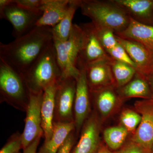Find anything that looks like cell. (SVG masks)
Masks as SVG:
<instances>
[{"instance_id":"cell-1","label":"cell","mask_w":153,"mask_h":153,"mask_svg":"<svg viewBox=\"0 0 153 153\" xmlns=\"http://www.w3.org/2000/svg\"><path fill=\"white\" fill-rule=\"evenodd\" d=\"M53 41L51 27H36L9 44L0 43V60L23 74Z\"/></svg>"},{"instance_id":"cell-2","label":"cell","mask_w":153,"mask_h":153,"mask_svg":"<svg viewBox=\"0 0 153 153\" xmlns=\"http://www.w3.org/2000/svg\"><path fill=\"white\" fill-rule=\"evenodd\" d=\"M80 8L94 25L110 29L115 34L124 31L130 22L128 14L113 0H81Z\"/></svg>"},{"instance_id":"cell-3","label":"cell","mask_w":153,"mask_h":153,"mask_svg":"<svg viewBox=\"0 0 153 153\" xmlns=\"http://www.w3.org/2000/svg\"><path fill=\"white\" fill-rule=\"evenodd\" d=\"M22 75L30 92L33 93L44 92L47 87L60 80L61 73L56 59L53 41Z\"/></svg>"},{"instance_id":"cell-4","label":"cell","mask_w":153,"mask_h":153,"mask_svg":"<svg viewBox=\"0 0 153 153\" xmlns=\"http://www.w3.org/2000/svg\"><path fill=\"white\" fill-rule=\"evenodd\" d=\"M30 91L23 76L0 60V99L21 111L26 112Z\"/></svg>"},{"instance_id":"cell-5","label":"cell","mask_w":153,"mask_h":153,"mask_svg":"<svg viewBox=\"0 0 153 153\" xmlns=\"http://www.w3.org/2000/svg\"><path fill=\"white\" fill-rule=\"evenodd\" d=\"M83 37V31L80 25L73 24L71 34L67 41L63 42L53 41L61 78L73 77L76 79L79 76L77 61Z\"/></svg>"},{"instance_id":"cell-6","label":"cell","mask_w":153,"mask_h":153,"mask_svg":"<svg viewBox=\"0 0 153 153\" xmlns=\"http://www.w3.org/2000/svg\"><path fill=\"white\" fill-rule=\"evenodd\" d=\"M76 86V79L73 77L61 78L57 82L53 123L74 122Z\"/></svg>"},{"instance_id":"cell-7","label":"cell","mask_w":153,"mask_h":153,"mask_svg":"<svg viewBox=\"0 0 153 153\" xmlns=\"http://www.w3.org/2000/svg\"><path fill=\"white\" fill-rule=\"evenodd\" d=\"M83 31L82 47L77 61L78 69L85 68L88 64L110 58L100 43L92 22L80 25Z\"/></svg>"},{"instance_id":"cell-8","label":"cell","mask_w":153,"mask_h":153,"mask_svg":"<svg viewBox=\"0 0 153 153\" xmlns=\"http://www.w3.org/2000/svg\"><path fill=\"white\" fill-rule=\"evenodd\" d=\"M43 93L30 92L29 104L26 111L25 129L22 134L23 150L27 147L38 137L44 136L41 126V115Z\"/></svg>"},{"instance_id":"cell-9","label":"cell","mask_w":153,"mask_h":153,"mask_svg":"<svg viewBox=\"0 0 153 153\" xmlns=\"http://www.w3.org/2000/svg\"><path fill=\"white\" fill-rule=\"evenodd\" d=\"M41 17L19 7L14 0L2 9H0V18L8 21L13 26L12 35L19 38L29 33L36 27V22Z\"/></svg>"},{"instance_id":"cell-10","label":"cell","mask_w":153,"mask_h":153,"mask_svg":"<svg viewBox=\"0 0 153 153\" xmlns=\"http://www.w3.org/2000/svg\"><path fill=\"white\" fill-rule=\"evenodd\" d=\"M76 79L74 105V123L76 135H79L82 126L91 112V93L86 80L85 68L79 69Z\"/></svg>"},{"instance_id":"cell-11","label":"cell","mask_w":153,"mask_h":153,"mask_svg":"<svg viewBox=\"0 0 153 153\" xmlns=\"http://www.w3.org/2000/svg\"><path fill=\"white\" fill-rule=\"evenodd\" d=\"M134 109L141 117L140 123L130 140L145 147L151 149L153 146V99L138 100Z\"/></svg>"},{"instance_id":"cell-12","label":"cell","mask_w":153,"mask_h":153,"mask_svg":"<svg viewBox=\"0 0 153 153\" xmlns=\"http://www.w3.org/2000/svg\"><path fill=\"white\" fill-rule=\"evenodd\" d=\"M101 123L98 115L92 111L83 124L79 140L71 153H97L102 143Z\"/></svg>"},{"instance_id":"cell-13","label":"cell","mask_w":153,"mask_h":153,"mask_svg":"<svg viewBox=\"0 0 153 153\" xmlns=\"http://www.w3.org/2000/svg\"><path fill=\"white\" fill-rule=\"evenodd\" d=\"M112 58H108L88 64L85 68L88 85L90 92L110 86H115L111 68Z\"/></svg>"},{"instance_id":"cell-14","label":"cell","mask_w":153,"mask_h":153,"mask_svg":"<svg viewBox=\"0 0 153 153\" xmlns=\"http://www.w3.org/2000/svg\"><path fill=\"white\" fill-rule=\"evenodd\" d=\"M116 36L136 66L137 72L145 77L153 74V52L138 42Z\"/></svg>"},{"instance_id":"cell-15","label":"cell","mask_w":153,"mask_h":153,"mask_svg":"<svg viewBox=\"0 0 153 153\" xmlns=\"http://www.w3.org/2000/svg\"><path fill=\"white\" fill-rule=\"evenodd\" d=\"M91 93L94 110L102 123L114 114L124 101L118 94L115 86L105 88Z\"/></svg>"},{"instance_id":"cell-16","label":"cell","mask_w":153,"mask_h":153,"mask_svg":"<svg viewBox=\"0 0 153 153\" xmlns=\"http://www.w3.org/2000/svg\"><path fill=\"white\" fill-rule=\"evenodd\" d=\"M113 1L136 22L153 26V0Z\"/></svg>"},{"instance_id":"cell-17","label":"cell","mask_w":153,"mask_h":153,"mask_svg":"<svg viewBox=\"0 0 153 153\" xmlns=\"http://www.w3.org/2000/svg\"><path fill=\"white\" fill-rule=\"evenodd\" d=\"M70 2V0H43V14L36 27H55L66 15Z\"/></svg>"},{"instance_id":"cell-18","label":"cell","mask_w":153,"mask_h":153,"mask_svg":"<svg viewBox=\"0 0 153 153\" xmlns=\"http://www.w3.org/2000/svg\"><path fill=\"white\" fill-rule=\"evenodd\" d=\"M57 82L49 85L44 90L41 108L42 129L45 140L50 139L53 133L55 110V97Z\"/></svg>"},{"instance_id":"cell-19","label":"cell","mask_w":153,"mask_h":153,"mask_svg":"<svg viewBox=\"0 0 153 153\" xmlns=\"http://www.w3.org/2000/svg\"><path fill=\"white\" fill-rule=\"evenodd\" d=\"M117 91L120 98L124 100L131 98L153 99L149 85L146 77L137 72L126 84L117 88Z\"/></svg>"},{"instance_id":"cell-20","label":"cell","mask_w":153,"mask_h":153,"mask_svg":"<svg viewBox=\"0 0 153 153\" xmlns=\"http://www.w3.org/2000/svg\"><path fill=\"white\" fill-rule=\"evenodd\" d=\"M115 35L138 42L153 52V26L140 24L131 18L128 27Z\"/></svg>"},{"instance_id":"cell-21","label":"cell","mask_w":153,"mask_h":153,"mask_svg":"<svg viewBox=\"0 0 153 153\" xmlns=\"http://www.w3.org/2000/svg\"><path fill=\"white\" fill-rule=\"evenodd\" d=\"M74 130V122L53 123L52 137L48 140L44 141L37 153H57L69 134Z\"/></svg>"},{"instance_id":"cell-22","label":"cell","mask_w":153,"mask_h":153,"mask_svg":"<svg viewBox=\"0 0 153 153\" xmlns=\"http://www.w3.org/2000/svg\"><path fill=\"white\" fill-rule=\"evenodd\" d=\"M81 0H70L66 15L57 25L51 28L53 41L63 42L67 41L71 34L72 20L77 9L80 8Z\"/></svg>"},{"instance_id":"cell-23","label":"cell","mask_w":153,"mask_h":153,"mask_svg":"<svg viewBox=\"0 0 153 153\" xmlns=\"http://www.w3.org/2000/svg\"><path fill=\"white\" fill-rule=\"evenodd\" d=\"M129 132L120 125L107 128L103 132V139L106 145L114 151H117L123 146Z\"/></svg>"},{"instance_id":"cell-24","label":"cell","mask_w":153,"mask_h":153,"mask_svg":"<svg viewBox=\"0 0 153 153\" xmlns=\"http://www.w3.org/2000/svg\"><path fill=\"white\" fill-rule=\"evenodd\" d=\"M111 65L117 88L126 84L132 79L137 72L136 69L131 65L113 59Z\"/></svg>"},{"instance_id":"cell-25","label":"cell","mask_w":153,"mask_h":153,"mask_svg":"<svg viewBox=\"0 0 153 153\" xmlns=\"http://www.w3.org/2000/svg\"><path fill=\"white\" fill-rule=\"evenodd\" d=\"M121 125L129 133L133 134L139 125L141 117L134 109L126 108L123 110L120 115Z\"/></svg>"},{"instance_id":"cell-26","label":"cell","mask_w":153,"mask_h":153,"mask_svg":"<svg viewBox=\"0 0 153 153\" xmlns=\"http://www.w3.org/2000/svg\"><path fill=\"white\" fill-rule=\"evenodd\" d=\"M94 26L99 41L106 52L117 45L116 36L112 30L104 27Z\"/></svg>"},{"instance_id":"cell-27","label":"cell","mask_w":153,"mask_h":153,"mask_svg":"<svg viewBox=\"0 0 153 153\" xmlns=\"http://www.w3.org/2000/svg\"><path fill=\"white\" fill-rule=\"evenodd\" d=\"M107 53L114 60L128 64L136 69V66L129 56L128 53L124 48L118 42L114 48L108 50Z\"/></svg>"},{"instance_id":"cell-28","label":"cell","mask_w":153,"mask_h":153,"mask_svg":"<svg viewBox=\"0 0 153 153\" xmlns=\"http://www.w3.org/2000/svg\"><path fill=\"white\" fill-rule=\"evenodd\" d=\"M21 149H22V134L17 132L9 138L1 149L0 153H19Z\"/></svg>"},{"instance_id":"cell-29","label":"cell","mask_w":153,"mask_h":153,"mask_svg":"<svg viewBox=\"0 0 153 153\" xmlns=\"http://www.w3.org/2000/svg\"><path fill=\"white\" fill-rule=\"evenodd\" d=\"M43 0H14L17 5L38 15L43 14L42 5Z\"/></svg>"},{"instance_id":"cell-30","label":"cell","mask_w":153,"mask_h":153,"mask_svg":"<svg viewBox=\"0 0 153 153\" xmlns=\"http://www.w3.org/2000/svg\"><path fill=\"white\" fill-rule=\"evenodd\" d=\"M114 153H153V151L130 140Z\"/></svg>"},{"instance_id":"cell-31","label":"cell","mask_w":153,"mask_h":153,"mask_svg":"<svg viewBox=\"0 0 153 153\" xmlns=\"http://www.w3.org/2000/svg\"><path fill=\"white\" fill-rule=\"evenodd\" d=\"M74 130L69 134L63 144L58 150L57 153H71L74 144L75 138Z\"/></svg>"},{"instance_id":"cell-32","label":"cell","mask_w":153,"mask_h":153,"mask_svg":"<svg viewBox=\"0 0 153 153\" xmlns=\"http://www.w3.org/2000/svg\"><path fill=\"white\" fill-rule=\"evenodd\" d=\"M41 137H38L32 143L25 149L23 153H37V148L40 143Z\"/></svg>"},{"instance_id":"cell-33","label":"cell","mask_w":153,"mask_h":153,"mask_svg":"<svg viewBox=\"0 0 153 153\" xmlns=\"http://www.w3.org/2000/svg\"><path fill=\"white\" fill-rule=\"evenodd\" d=\"M97 153H114L106 145H105L103 143H102Z\"/></svg>"},{"instance_id":"cell-34","label":"cell","mask_w":153,"mask_h":153,"mask_svg":"<svg viewBox=\"0 0 153 153\" xmlns=\"http://www.w3.org/2000/svg\"><path fill=\"white\" fill-rule=\"evenodd\" d=\"M146 78L149 85L153 99V74L146 76Z\"/></svg>"},{"instance_id":"cell-35","label":"cell","mask_w":153,"mask_h":153,"mask_svg":"<svg viewBox=\"0 0 153 153\" xmlns=\"http://www.w3.org/2000/svg\"><path fill=\"white\" fill-rule=\"evenodd\" d=\"M152 150L153 151V146H152Z\"/></svg>"},{"instance_id":"cell-36","label":"cell","mask_w":153,"mask_h":153,"mask_svg":"<svg viewBox=\"0 0 153 153\" xmlns=\"http://www.w3.org/2000/svg\"><path fill=\"white\" fill-rule=\"evenodd\" d=\"M19 153H21V152H19Z\"/></svg>"}]
</instances>
